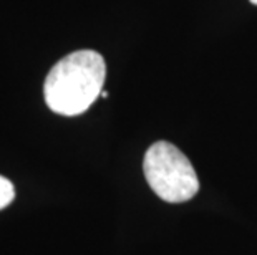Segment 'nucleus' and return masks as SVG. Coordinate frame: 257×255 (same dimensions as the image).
<instances>
[{
	"label": "nucleus",
	"mask_w": 257,
	"mask_h": 255,
	"mask_svg": "<svg viewBox=\"0 0 257 255\" xmlns=\"http://www.w3.org/2000/svg\"><path fill=\"white\" fill-rule=\"evenodd\" d=\"M106 65L98 52L78 50L53 65L43 85L47 106L62 116H78L101 96Z\"/></svg>",
	"instance_id": "obj_1"
},
{
	"label": "nucleus",
	"mask_w": 257,
	"mask_h": 255,
	"mask_svg": "<svg viewBox=\"0 0 257 255\" xmlns=\"http://www.w3.org/2000/svg\"><path fill=\"white\" fill-rule=\"evenodd\" d=\"M143 171L150 187L166 202H186L199 191V179L191 161L168 141H158L148 148Z\"/></svg>",
	"instance_id": "obj_2"
},
{
	"label": "nucleus",
	"mask_w": 257,
	"mask_h": 255,
	"mask_svg": "<svg viewBox=\"0 0 257 255\" xmlns=\"http://www.w3.org/2000/svg\"><path fill=\"white\" fill-rule=\"evenodd\" d=\"M14 197H15L14 184L10 182L7 177L0 176V210L7 207V205L14 200Z\"/></svg>",
	"instance_id": "obj_3"
},
{
	"label": "nucleus",
	"mask_w": 257,
	"mask_h": 255,
	"mask_svg": "<svg viewBox=\"0 0 257 255\" xmlns=\"http://www.w3.org/2000/svg\"><path fill=\"white\" fill-rule=\"evenodd\" d=\"M101 98H108V93H106V91H101Z\"/></svg>",
	"instance_id": "obj_4"
},
{
	"label": "nucleus",
	"mask_w": 257,
	"mask_h": 255,
	"mask_svg": "<svg viewBox=\"0 0 257 255\" xmlns=\"http://www.w3.org/2000/svg\"><path fill=\"white\" fill-rule=\"evenodd\" d=\"M250 4H254V5H257V0H249Z\"/></svg>",
	"instance_id": "obj_5"
}]
</instances>
